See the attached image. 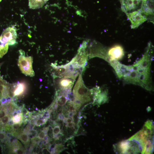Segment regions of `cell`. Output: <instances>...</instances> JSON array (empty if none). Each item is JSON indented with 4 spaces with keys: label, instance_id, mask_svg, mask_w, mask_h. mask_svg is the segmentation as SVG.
<instances>
[{
    "label": "cell",
    "instance_id": "cell-32",
    "mask_svg": "<svg viewBox=\"0 0 154 154\" xmlns=\"http://www.w3.org/2000/svg\"><path fill=\"white\" fill-rule=\"evenodd\" d=\"M7 136L10 138L12 137H13V135L12 134L8 133L7 134Z\"/></svg>",
    "mask_w": 154,
    "mask_h": 154
},
{
    "label": "cell",
    "instance_id": "cell-9",
    "mask_svg": "<svg viewBox=\"0 0 154 154\" xmlns=\"http://www.w3.org/2000/svg\"><path fill=\"white\" fill-rule=\"evenodd\" d=\"M140 9L147 20L154 24V0H142Z\"/></svg>",
    "mask_w": 154,
    "mask_h": 154
},
{
    "label": "cell",
    "instance_id": "cell-35",
    "mask_svg": "<svg viewBox=\"0 0 154 154\" xmlns=\"http://www.w3.org/2000/svg\"><path fill=\"white\" fill-rule=\"evenodd\" d=\"M1 63L0 64V67H1ZM2 77H1V76L0 75V78H1Z\"/></svg>",
    "mask_w": 154,
    "mask_h": 154
},
{
    "label": "cell",
    "instance_id": "cell-12",
    "mask_svg": "<svg viewBox=\"0 0 154 154\" xmlns=\"http://www.w3.org/2000/svg\"><path fill=\"white\" fill-rule=\"evenodd\" d=\"M142 0H123L121 3V9L125 13L132 12L139 9Z\"/></svg>",
    "mask_w": 154,
    "mask_h": 154
},
{
    "label": "cell",
    "instance_id": "cell-26",
    "mask_svg": "<svg viewBox=\"0 0 154 154\" xmlns=\"http://www.w3.org/2000/svg\"><path fill=\"white\" fill-rule=\"evenodd\" d=\"M42 152L43 154H50L49 150L46 148H42Z\"/></svg>",
    "mask_w": 154,
    "mask_h": 154
},
{
    "label": "cell",
    "instance_id": "cell-24",
    "mask_svg": "<svg viewBox=\"0 0 154 154\" xmlns=\"http://www.w3.org/2000/svg\"><path fill=\"white\" fill-rule=\"evenodd\" d=\"M5 109L0 110V118H2L6 115L7 111Z\"/></svg>",
    "mask_w": 154,
    "mask_h": 154
},
{
    "label": "cell",
    "instance_id": "cell-34",
    "mask_svg": "<svg viewBox=\"0 0 154 154\" xmlns=\"http://www.w3.org/2000/svg\"><path fill=\"white\" fill-rule=\"evenodd\" d=\"M123 0H120L121 3L123 1Z\"/></svg>",
    "mask_w": 154,
    "mask_h": 154
},
{
    "label": "cell",
    "instance_id": "cell-8",
    "mask_svg": "<svg viewBox=\"0 0 154 154\" xmlns=\"http://www.w3.org/2000/svg\"><path fill=\"white\" fill-rule=\"evenodd\" d=\"M124 55L123 47L120 45H116L108 48L105 60L109 62L121 60Z\"/></svg>",
    "mask_w": 154,
    "mask_h": 154
},
{
    "label": "cell",
    "instance_id": "cell-23",
    "mask_svg": "<svg viewBox=\"0 0 154 154\" xmlns=\"http://www.w3.org/2000/svg\"><path fill=\"white\" fill-rule=\"evenodd\" d=\"M21 123H15L12 125V129L14 131L13 133L15 131L18 129L21 125Z\"/></svg>",
    "mask_w": 154,
    "mask_h": 154
},
{
    "label": "cell",
    "instance_id": "cell-4",
    "mask_svg": "<svg viewBox=\"0 0 154 154\" xmlns=\"http://www.w3.org/2000/svg\"><path fill=\"white\" fill-rule=\"evenodd\" d=\"M73 94L75 99L80 100L82 104L93 100L94 89H89L86 87L80 74L74 88Z\"/></svg>",
    "mask_w": 154,
    "mask_h": 154
},
{
    "label": "cell",
    "instance_id": "cell-27",
    "mask_svg": "<svg viewBox=\"0 0 154 154\" xmlns=\"http://www.w3.org/2000/svg\"><path fill=\"white\" fill-rule=\"evenodd\" d=\"M75 125V124L74 122L73 121L70 123H66V126L69 127H71Z\"/></svg>",
    "mask_w": 154,
    "mask_h": 154
},
{
    "label": "cell",
    "instance_id": "cell-16",
    "mask_svg": "<svg viewBox=\"0 0 154 154\" xmlns=\"http://www.w3.org/2000/svg\"><path fill=\"white\" fill-rule=\"evenodd\" d=\"M17 138L26 145L29 144L30 142L29 136L28 134L26 133L23 132L20 134L18 135Z\"/></svg>",
    "mask_w": 154,
    "mask_h": 154
},
{
    "label": "cell",
    "instance_id": "cell-7",
    "mask_svg": "<svg viewBox=\"0 0 154 154\" xmlns=\"http://www.w3.org/2000/svg\"><path fill=\"white\" fill-rule=\"evenodd\" d=\"M87 47V42L84 41L79 48L77 54L72 60L74 66L77 69L82 70L86 64L88 56Z\"/></svg>",
    "mask_w": 154,
    "mask_h": 154
},
{
    "label": "cell",
    "instance_id": "cell-5",
    "mask_svg": "<svg viewBox=\"0 0 154 154\" xmlns=\"http://www.w3.org/2000/svg\"><path fill=\"white\" fill-rule=\"evenodd\" d=\"M20 55L18 64L22 72L25 75L33 77L35 72L33 68V58L31 56H26L25 52L22 50H19Z\"/></svg>",
    "mask_w": 154,
    "mask_h": 154
},
{
    "label": "cell",
    "instance_id": "cell-17",
    "mask_svg": "<svg viewBox=\"0 0 154 154\" xmlns=\"http://www.w3.org/2000/svg\"><path fill=\"white\" fill-rule=\"evenodd\" d=\"M47 121V119L41 116L35 121L34 123L36 126H40L45 124Z\"/></svg>",
    "mask_w": 154,
    "mask_h": 154
},
{
    "label": "cell",
    "instance_id": "cell-25",
    "mask_svg": "<svg viewBox=\"0 0 154 154\" xmlns=\"http://www.w3.org/2000/svg\"><path fill=\"white\" fill-rule=\"evenodd\" d=\"M66 117L62 113H60L58 115V119L59 120L63 121Z\"/></svg>",
    "mask_w": 154,
    "mask_h": 154
},
{
    "label": "cell",
    "instance_id": "cell-29",
    "mask_svg": "<svg viewBox=\"0 0 154 154\" xmlns=\"http://www.w3.org/2000/svg\"><path fill=\"white\" fill-rule=\"evenodd\" d=\"M74 114L72 112H69L68 114V117L73 119Z\"/></svg>",
    "mask_w": 154,
    "mask_h": 154
},
{
    "label": "cell",
    "instance_id": "cell-2",
    "mask_svg": "<svg viewBox=\"0 0 154 154\" xmlns=\"http://www.w3.org/2000/svg\"><path fill=\"white\" fill-rule=\"evenodd\" d=\"M154 126L152 121H146L143 128L132 137L138 140L143 147L142 154H151L153 151Z\"/></svg>",
    "mask_w": 154,
    "mask_h": 154
},
{
    "label": "cell",
    "instance_id": "cell-3",
    "mask_svg": "<svg viewBox=\"0 0 154 154\" xmlns=\"http://www.w3.org/2000/svg\"><path fill=\"white\" fill-rule=\"evenodd\" d=\"M115 152L120 154H142L143 147L141 143L132 137L114 145Z\"/></svg>",
    "mask_w": 154,
    "mask_h": 154
},
{
    "label": "cell",
    "instance_id": "cell-15",
    "mask_svg": "<svg viewBox=\"0 0 154 154\" xmlns=\"http://www.w3.org/2000/svg\"><path fill=\"white\" fill-rule=\"evenodd\" d=\"M9 48L8 44L0 36V58H2L7 52Z\"/></svg>",
    "mask_w": 154,
    "mask_h": 154
},
{
    "label": "cell",
    "instance_id": "cell-14",
    "mask_svg": "<svg viewBox=\"0 0 154 154\" xmlns=\"http://www.w3.org/2000/svg\"><path fill=\"white\" fill-rule=\"evenodd\" d=\"M49 0H29V6L31 9L42 7Z\"/></svg>",
    "mask_w": 154,
    "mask_h": 154
},
{
    "label": "cell",
    "instance_id": "cell-13",
    "mask_svg": "<svg viewBox=\"0 0 154 154\" xmlns=\"http://www.w3.org/2000/svg\"><path fill=\"white\" fill-rule=\"evenodd\" d=\"M14 97L19 96L24 93L26 89V84L23 82H18L13 84Z\"/></svg>",
    "mask_w": 154,
    "mask_h": 154
},
{
    "label": "cell",
    "instance_id": "cell-31",
    "mask_svg": "<svg viewBox=\"0 0 154 154\" xmlns=\"http://www.w3.org/2000/svg\"><path fill=\"white\" fill-rule=\"evenodd\" d=\"M17 114H18L17 110V111H15L12 114V116H14L17 115Z\"/></svg>",
    "mask_w": 154,
    "mask_h": 154
},
{
    "label": "cell",
    "instance_id": "cell-33",
    "mask_svg": "<svg viewBox=\"0 0 154 154\" xmlns=\"http://www.w3.org/2000/svg\"><path fill=\"white\" fill-rule=\"evenodd\" d=\"M48 128L49 130H52V129H53V128H52V127L50 125H49L48 126Z\"/></svg>",
    "mask_w": 154,
    "mask_h": 154
},
{
    "label": "cell",
    "instance_id": "cell-19",
    "mask_svg": "<svg viewBox=\"0 0 154 154\" xmlns=\"http://www.w3.org/2000/svg\"><path fill=\"white\" fill-rule=\"evenodd\" d=\"M65 149L66 148L64 147V145L61 143L57 144L56 145L55 148V153H59Z\"/></svg>",
    "mask_w": 154,
    "mask_h": 154
},
{
    "label": "cell",
    "instance_id": "cell-11",
    "mask_svg": "<svg viewBox=\"0 0 154 154\" xmlns=\"http://www.w3.org/2000/svg\"><path fill=\"white\" fill-rule=\"evenodd\" d=\"M1 36L9 45H14L16 42L17 33L16 29L13 27H9L6 28L3 31Z\"/></svg>",
    "mask_w": 154,
    "mask_h": 154
},
{
    "label": "cell",
    "instance_id": "cell-20",
    "mask_svg": "<svg viewBox=\"0 0 154 154\" xmlns=\"http://www.w3.org/2000/svg\"><path fill=\"white\" fill-rule=\"evenodd\" d=\"M60 129L59 125L55 126L52 129L53 137L54 139L57 134L60 131Z\"/></svg>",
    "mask_w": 154,
    "mask_h": 154
},
{
    "label": "cell",
    "instance_id": "cell-6",
    "mask_svg": "<svg viewBox=\"0 0 154 154\" xmlns=\"http://www.w3.org/2000/svg\"><path fill=\"white\" fill-rule=\"evenodd\" d=\"M79 74L78 72H76L59 77L56 82L59 90L66 95L71 92L75 80Z\"/></svg>",
    "mask_w": 154,
    "mask_h": 154
},
{
    "label": "cell",
    "instance_id": "cell-30",
    "mask_svg": "<svg viewBox=\"0 0 154 154\" xmlns=\"http://www.w3.org/2000/svg\"><path fill=\"white\" fill-rule=\"evenodd\" d=\"M8 122V124L11 125H12L14 123L13 120L11 119H10Z\"/></svg>",
    "mask_w": 154,
    "mask_h": 154
},
{
    "label": "cell",
    "instance_id": "cell-18",
    "mask_svg": "<svg viewBox=\"0 0 154 154\" xmlns=\"http://www.w3.org/2000/svg\"><path fill=\"white\" fill-rule=\"evenodd\" d=\"M23 114L20 113L15 116H12L11 119L14 123H21L23 117Z\"/></svg>",
    "mask_w": 154,
    "mask_h": 154
},
{
    "label": "cell",
    "instance_id": "cell-22",
    "mask_svg": "<svg viewBox=\"0 0 154 154\" xmlns=\"http://www.w3.org/2000/svg\"><path fill=\"white\" fill-rule=\"evenodd\" d=\"M47 135V134L43 130L38 134V137L39 139L43 140H44L45 137Z\"/></svg>",
    "mask_w": 154,
    "mask_h": 154
},
{
    "label": "cell",
    "instance_id": "cell-1",
    "mask_svg": "<svg viewBox=\"0 0 154 154\" xmlns=\"http://www.w3.org/2000/svg\"><path fill=\"white\" fill-rule=\"evenodd\" d=\"M153 52V46L149 42L144 54L136 64L127 66L116 61L112 66L118 78L125 83L137 85L151 90L152 89V86L150 66Z\"/></svg>",
    "mask_w": 154,
    "mask_h": 154
},
{
    "label": "cell",
    "instance_id": "cell-10",
    "mask_svg": "<svg viewBox=\"0 0 154 154\" xmlns=\"http://www.w3.org/2000/svg\"><path fill=\"white\" fill-rule=\"evenodd\" d=\"M126 14L131 22L132 29L137 28L147 20L146 18L141 14L140 9Z\"/></svg>",
    "mask_w": 154,
    "mask_h": 154
},
{
    "label": "cell",
    "instance_id": "cell-21",
    "mask_svg": "<svg viewBox=\"0 0 154 154\" xmlns=\"http://www.w3.org/2000/svg\"><path fill=\"white\" fill-rule=\"evenodd\" d=\"M10 119V117L8 115L5 116L2 118L1 120V123L3 124H7Z\"/></svg>",
    "mask_w": 154,
    "mask_h": 154
},
{
    "label": "cell",
    "instance_id": "cell-28",
    "mask_svg": "<svg viewBox=\"0 0 154 154\" xmlns=\"http://www.w3.org/2000/svg\"><path fill=\"white\" fill-rule=\"evenodd\" d=\"M6 137V135L3 132H0V140H2L4 139Z\"/></svg>",
    "mask_w": 154,
    "mask_h": 154
},
{
    "label": "cell",
    "instance_id": "cell-36",
    "mask_svg": "<svg viewBox=\"0 0 154 154\" xmlns=\"http://www.w3.org/2000/svg\"><path fill=\"white\" fill-rule=\"evenodd\" d=\"M2 0H0V2Z\"/></svg>",
    "mask_w": 154,
    "mask_h": 154
}]
</instances>
